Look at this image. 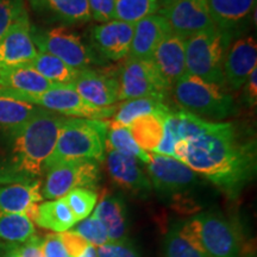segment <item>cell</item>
Segmentation results:
<instances>
[{
  "mask_svg": "<svg viewBox=\"0 0 257 257\" xmlns=\"http://www.w3.org/2000/svg\"><path fill=\"white\" fill-rule=\"evenodd\" d=\"M174 159L236 198L255 176L256 142L242 138L232 123H214L201 136L179 141Z\"/></svg>",
  "mask_w": 257,
  "mask_h": 257,
  "instance_id": "obj_1",
  "label": "cell"
},
{
  "mask_svg": "<svg viewBox=\"0 0 257 257\" xmlns=\"http://www.w3.org/2000/svg\"><path fill=\"white\" fill-rule=\"evenodd\" d=\"M64 119L42 108L24 124L0 125V185L40 181Z\"/></svg>",
  "mask_w": 257,
  "mask_h": 257,
  "instance_id": "obj_2",
  "label": "cell"
},
{
  "mask_svg": "<svg viewBox=\"0 0 257 257\" xmlns=\"http://www.w3.org/2000/svg\"><path fill=\"white\" fill-rule=\"evenodd\" d=\"M106 133L105 120L66 118L60 127L55 147L46 161L44 173L51 167L73 161L104 162Z\"/></svg>",
  "mask_w": 257,
  "mask_h": 257,
  "instance_id": "obj_3",
  "label": "cell"
},
{
  "mask_svg": "<svg viewBox=\"0 0 257 257\" xmlns=\"http://www.w3.org/2000/svg\"><path fill=\"white\" fill-rule=\"evenodd\" d=\"M176 226L180 234L205 257H240L236 230L219 211L200 212Z\"/></svg>",
  "mask_w": 257,
  "mask_h": 257,
  "instance_id": "obj_4",
  "label": "cell"
},
{
  "mask_svg": "<svg viewBox=\"0 0 257 257\" xmlns=\"http://www.w3.org/2000/svg\"><path fill=\"white\" fill-rule=\"evenodd\" d=\"M232 37L213 27L186 38V74L224 87V59Z\"/></svg>",
  "mask_w": 257,
  "mask_h": 257,
  "instance_id": "obj_5",
  "label": "cell"
},
{
  "mask_svg": "<svg viewBox=\"0 0 257 257\" xmlns=\"http://www.w3.org/2000/svg\"><path fill=\"white\" fill-rule=\"evenodd\" d=\"M224 87L185 74L173 86V95L180 108L198 117L224 119L233 113V98Z\"/></svg>",
  "mask_w": 257,
  "mask_h": 257,
  "instance_id": "obj_6",
  "label": "cell"
},
{
  "mask_svg": "<svg viewBox=\"0 0 257 257\" xmlns=\"http://www.w3.org/2000/svg\"><path fill=\"white\" fill-rule=\"evenodd\" d=\"M32 41L41 53L56 56L74 69L91 68V66H102L107 61L99 55L92 47L87 46L76 32L67 27H56L41 30L32 28Z\"/></svg>",
  "mask_w": 257,
  "mask_h": 257,
  "instance_id": "obj_7",
  "label": "cell"
},
{
  "mask_svg": "<svg viewBox=\"0 0 257 257\" xmlns=\"http://www.w3.org/2000/svg\"><path fill=\"white\" fill-rule=\"evenodd\" d=\"M0 92L19 100L30 102L32 105H36L54 113L72 118L102 120L112 117L117 111L115 105L110 107H98V106L88 104L69 86H54L53 88L43 93H38V94H28V93L2 88H0Z\"/></svg>",
  "mask_w": 257,
  "mask_h": 257,
  "instance_id": "obj_8",
  "label": "cell"
},
{
  "mask_svg": "<svg viewBox=\"0 0 257 257\" xmlns=\"http://www.w3.org/2000/svg\"><path fill=\"white\" fill-rule=\"evenodd\" d=\"M41 185L43 199L56 200L76 188L95 191L101 179L100 166L96 161H73L61 163L47 170Z\"/></svg>",
  "mask_w": 257,
  "mask_h": 257,
  "instance_id": "obj_9",
  "label": "cell"
},
{
  "mask_svg": "<svg viewBox=\"0 0 257 257\" xmlns=\"http://www.w3.org/2000/svg\"><path fill=\"white\" fill-rule=\"evenodd\" d=\"M147 174L152 187L161 197L167 199L185 198L199 184L197 173L174 157L150 154L147 163Z\"/></svg>",
  "mask_w": 257,
  "mask_h": 257,
  "instance_id": "obj_10",
  "label": "cell"
},
{
  "mask_svg": "<svg viewBox=\"0 0 257 257\" xmlns=\"http://www.w3.org/2000/svg\"><path fill=\"white\" fill-rule=\"evenodd\" d=\"M119 101L156 96L167 99L172 87L165 81L153 60L128 59L118 73Z\"/></svg>",
  "mask_w": 257,
  "mask_h": 257,
  "instance_id": "obj_11",
  "label": "cell"
},
{
  "mask_svg": "<svg viewBox=\"0 0 257 257\" xmlns=\"http://www.w3.org/2000/svg\"><path fill=\"white\" fill-rule=\"evenodd\" d=\"M159 15L166 19L172 32L185 40L216 27L205 0H179L159 10Z\"/></svg>",
  "mask_w": 257,
  "mask_h": 257,
  "instance_id": "obj_12",
  "label": "cell"
},
{
  "mask_svg": "<svg viewBox=\"0 0 257 257\" xmlns=\"http://www.w3.org/2000/svg\"><path fill=\"white\" fill-rule=\"evenodd\" d=\"M88 104L110 107L119 101L118 76L92 68L81 69L69 86Z\"/></svg>",
  "mask_w": 257,
  "mask_h": 257,
  "instance_id": "obj_13",
  "label": "cell"
},
{
  "mask_svg": "<svg viewBox=\"0 0 257 257\" xmlns=\"http://www.w3.org/2000/svg\"><path fill=\"white\" fill-rule=\"evenodd\" d=\"M107 149L106 163L112 181L118 187L137 198L146 199L153 191L152 182L147 172L138 163V160L124 155L110 148Z\"/></svg>",
  "mask_w": 257,
  "mask_h": 257,
  "instance_id": "obj_14",
  "label": "cell"
},
{
  "mask_svg": "<svg viewBox=\"0 0 257 257\" xmlns=\"http://www.w3.org/2000/svg\"><path fill=\"white\" fill-rule=\"evenodd\" d=\"M32 27L28 12L0 38V68L29 64L38 50L32 41Z\"/></svg>",
  "mask_w": 257,
  "mask_h": 257,
  "instance_id": "obj_15",
  "label": "cell"
},
{
  "mask_svg": "<svg viewBox=\"0 0 257 257\" xmlns=\"http://www.w3.org/2000/svg\"><path fill=\"white\" fill-rule=\"evenodd\" d=\"M134 24L110 21L92 29V48L106 61H120L128 55Z\"/></svg>",
  "mask_w": 257,
  "mask_h": 257,
  "instance_id": "obj_16",
  "label": "cell"
},
{
  "mask_svg": "<svg viewBox=\"0 0 257 257\" xmlns=\"http://www.w3.org/2000/svg\"><path fill=\"white\" fill-rule=\"evenodd\" d=\"M257 68V43L251 36L239 38L229 47L224 59V79L232 89L242 88Z\"/></svg>",
  "mask_w": 257,
  "mask_h": 257,
  "instance_id": "obj_17",
  "label": "cell"
},
{
  "mask_svg": "<svg viewBox=\"0 0 257 257\" xmlns=\"http://www.w3.org/2000/svg\"><path fill=\"white\" fill-rule=\"evenodd\" d=\"M185 47V38L170 32L161 41L152 56L161 76L172 88L186 74Z\"/></svg>",
  "mask_w": 257,
  "mask_h": 257,
  "instance_id": "obj_18",
  "label": "cell"
},
{
  "mask_svg": "<svg viewBox=\"0 0 257 257\" xmlns=\"http://www.w3.org/2000/svg\"><path fill=\"white\" fill-rule=\"evenodd\" d=\"M168 23L162 16L152 15L134 24V36L131 41L128 57L137 60H150L161 41L169 35Z\"/></svg>",
  "mask_w": 257,
  "mask_h": 257,
  "instance_id": "obj_19",
  "label": "cell"
},
{
  "mask_svg": "<svg viewBox=\"0 0 257 257\" xmlns=\"http://www.w3.org/2000/svg\"><path fill=\"white\" fill-rule=\"evenodd\" d=\"M218 29L234 34L245 25L256 9V0H205Z\"/></svg>",
  "mask_w": 257,
  "mask_h": 257,
  "instance_id": "obj_20",
  "label": "cell"
},
{
  "mask_svg": "<svg viewBox=\"0 0 257 257\" xmlns=\"http://www.w3.org/2000/svg\"><path fill=\"white\" fill-rule=\"evenodd\" d=\"M93 216L104 225L110 242H127V210L120 195L102 194Z\"/></svg>",
  "mask_w": 257,
  "mask_h": 257,
  "instance_id": "obj_21",
  "label": "cell"
},
{
  "mask_svg": "<svg viewBox=\"0 0 257 257\" xmlns=\"http://www.w3.org/2000/svg\"><path fill=\"white\" fill-rule=\"evenodd\" d=\"M41 185V180L30 184L0 185V212L24 213L32 219L38 204L43 200Z\"/></svg>",
  "mask_w": 257,
  "mask_h": 257,
  "instance_id": "obj_22",
  "label": "cell"
},
{
  "mask_svg": "<svg viewBox=\"0 0 257 257\" xmlns=\"http://www.w3.org/2000/svg\"><path fill=\"white\" fill-rule=\"evenodd\" d=\"M29 3L37 14L61 24L87 23L92 18L87 0H29Z\"/></svg>",
  "mask_w": 257,
  "mask_h": 257,
  "instance_id": "obj_23",
  "label": "cell"
},
{
  "mask_svg": "<svg viewBox=\"0 0 257 257\" xmlns=\"http://www.w3.org/2000/svg\"><path fill=\"white\" fill-rule=\"evenodd\" d=\"M53 83L44 79L29 64L0 68V88L9 91L38 94L53 88Z\"/></svg>",
  "mask_w": 257,
  "mask_h": 257,
  "instance_id": "obj_24",
  "label": "cell"
},
{
  "mask_svg": "<svg viewBox=\"0 0 257 257\" xmlns=\"http://www.w3.org/2000/svg\"><path fill=\"white\" fill-rule=\"evenodd\" d=\"M32 220L40 227L62 233L75 226L76 221L63 198L38 204Z\"/></svg>",
  "mask_w": 257,
  "mask_h": 257,
  "instance_id": "obj_25",
  "label": "cell"
},
{
  "mask_svg": "<svg viewBox=\"0 0 257 257\" xmlns=\"http://www.w3.org/2000/svg\"><path fill=\"white\" fill-rule=\"evenodd\" d=\"M168 113L157 112V113L143 115L128 125V130L133 135L135 142L144 152L155 153L156 148L162 140L165 119Z\"/></svg>",
  "mask_w": 257,
  "mask_h": 257,
  "instance_id": "obj_26",
  "label": "cell"
},
{
  "mask_svg": "<svg viewBox=\"0 0 257 257\" xmlns=\"http://www.w3.org/2000/svg\"><path fill=\"white\" fill-rule=\"evenodd\" d=\"M172 107L167 104L166 99L163 98L147 96V98L131 99L117 107L113 121L127 127L131 123L143 115L157 113V112L168 113Z\"/></svg>",
  "mask_w": 257,
  "mask_h": 257,
  "instance_id": "obj_27",
  "label": "cell"
},
{
  "mask_svg": "<svg viewBox=\"0 0 257 257\" xmlns=\"http://www.w3.org/2000/svg\"><path fill=\"white\" fill-rule=\"evenodd\" d=\"M36 72L55 86H70L80 70L74 69L56 56L38 51L37 56L29 63Z\"/></svg>",
  "mask_w": 257,
  "mask_h": 257,
  "instance_id": "obj_28",
  "label": "cell"
},
{
  "mask_svg": "<svg viewBox=\"0 0 257 257\" xmlns=\"http://www.w3.org/2000/svg\"><path fill=\"white\" fill-rule=\"evenodd\" d=\"M36 227L32 219L24 213L0 212V239L11 244L27 242L35 236Z\"/></svg>",
  "mask_w": 257,
  "mask_h": 257,
  "instance_id": "obj_29",
  "label": "cell"
},
{
  "mask_svg": "<svg viewBox=\"0 0 257 257\" xmlns=\"http://www.w3.org/2000/svg\"><path fill=\"white\" fill-rule=\"evenodd\" d=\"M106 148H110L115 152L131 156L134 159L140 160L144 165L149 161L150 154L144 152L135 142L133 135L126 126L110 121L107 123V133H106Z\"/></svg>",
  "mask_w": 257,
  "mask_h": 257,
  "instance_id": "obj_30",
  "label": "cell"
},
{
  "mask_svg": "<svg viewBox=\"0 0 257 257\" xmlns=\"http://www.w3.org/2000/svg\"><path fill=\"white\" fill-rule=\"evenodd\" d=\"M42 110L36 105L0 92V125L24 124Z\"/></svg>",
  "mask_w": 257,
  "mask_h": 257,
  "instance_id": "obj_31",
  "label": "cell"
},
{
  "mask_svg": "<svg viewBox=\"0 0 257 257\" xmlns=\"http://www.w3.org/2000/svg\"><path fill=\"white\" fill-rule=\"evenodd\" d=\"M156 12H159L157 0H114V21L136 24Z\"/></svg>",
  "mask_w": 257,
  "mask_h": 257,
  "instance_id": "obj_32",
  "label": "cell"
},
{
  "mask_svg": "<svg viewBox=\"0 0 257 257\" xmlns=\"http://www.w3.org/2000/svg\"><path fill=\"white\" fill-rule=\"evenodd\" d=\"M63 200L72 211L76 221H80L89 217V214L94 210L98 200V193L93 189L76 188L67 193L63 197Z\"/></svg>",
  "mask_w": 257,
  "mask_h": 257,
  "instance_id": "obj_33",
  "label": "cell"
},
{
  "mask_svg": "<svg viewBox=\"0 0 257 257\" xmlns=\"http://www.w3.org/2000/svg\"><path fill=\"white\" fill-rule=\"evenodd\" d=\"M163 256L165 257H205L194 246L191 245L179 232L178 226L170 227L166 234L163 244Z\"/></svg>",
  "mask_w": 257,
  "mask_h": 257,
  "instance_id": "obj_34",
  "label": "cell"
},
{
  "mask_svg": "<svg viewBox=\"0 0 257 257\" xmlns=\"http://www.w3.org/2000/svg\"><path fill=\"white\" fill-rule=\"evenodd\" d=\"M72 230L75 231L83 239L87 240V243L95 246V248H99V246L110 242L107 236V231H106L104 225L96 219L94 216L87 217L83 220H80L79 224L75 225Z\"/></svg>",
  "mask_w": 257,
  "mask_h": 257,
  "instance_id": "obj_35",
  "label": "cell"
},
{
  "mask_svg": "<svg viewBox=\"0 0 257 257\" xmlns=\"http://www.w3.org/2000/svg\"><path fill=\"white\" fill-rule=\"evenodd\" d=\"M25 14L24 0H0V38Z\"/></svg>",
  "mask_w": 257,
  "mask_h": 257,
  "instance_id": "obj_36",
  "label": "cell"
},
{
  "mask_svg": "<svg viewBox=\"0 0 257 257\" xmlns=\"http://www.w3.org/2000/svg\"><path fill=\"white\" fill-rule=\"evenodd\" d=\"M98 257H140L136 249L127 242H108L96 248Z\"/></svg>",
  "mask_w": 257,
  "mask_h": 257,
  "instance_id": "obj_37",
  "label": "cell"
},
{
  "mask_svg": "<svg viewBox=\"0 0 257 257\" xmlns=\"http://www.w3.org/2000/svg\"><path fill=\"white\" fill-rule=\"evenodd\" d=\"M91 17L99 23H107L113 19L114 0H87Z\"/></svg>",
  "mask_w": 257,
  "mask_h": 257,
  "instance_id": "obj_38",
  "label": "cell"
},
{
  "mask_svg": "<svg viewBox=\"0 0 257 257\" xmlns=\"http://www.w3.org/2000/svg\"><path fill=\"white\" fill-rule=\"evenodd\" d=\"M60 237L70 257H79L89 244L87 243V240L83 239L80 234L72 229L60 233Z\"/></svg>",
  "mask_w": 257,
  "mask_h": 257,
  "instance_id": "obj_39",
  "label": "cell"
},
{
  "mask_svg": "<svg viewBox=\"0 0 257 257\" xmlns=\"http://www.w3.org/2000/svg\"><path fill=\"white\" fill-rule=\"evenodd\" d=\"M44 257H70L64 248L60 233L47 234L43 239Z\"/></svg>",
  "mask_w": 257,
  "mask_h": 257,
  "instance_id": "obj_40",
  "label": "cell"
},
{
  "mask_svg": "<svg viewBox=\"0 0 257 257\" xmlns=\"http://www.w3.org/2000/svg\"><path fill=\"white\" fill-rule=\"evenodd\" d=\"M19 246L21 257H44L43 253V238L38 236H32L27 242L22 243Z\"/></svg>",
  "mask_w": 257,
  "mask_h": 257,
  "instance_id": "obj_41",
  "label": "cell"
},
{
  "mask_svg": "<svg viewBox=\"0 0 257 257\" xmlns=\"http://www.w3.org/2000/svg\"><path fill=\"white\" fill-rule=\"evenodd\" d=\"M244 101L249 107H255L257 102V68L252 70L244 83Z\"/></svg>",
  "mask_w": 257,
  "mask_h": 257,
  "instance_id": "obj_42",
  "label": "cell"
},
{
  "mask_svg": "<svg viewBox=\"0 0 257 257\" xmlns=\"http://www.w3.org/2000/svg\"><path fill=\"white\" fill-rule=\"evenodd\" d=\"M79 257H98V251H96L95 246L88 244V246L83 250V252Z\"/></svg>",
  "mask_w": 257,
  "mask_h": 257,
  "instance_id": "obj_43",
  "label": "cell"
},
{
  "mask_svg": "<svg viewBox=\"0 0 257 257\" xmlns=\"http://www.w3.org/2000/svg\"><path fill=\"white\" fill-rule=\"evenodd\" d=\"M3 257H21V255H19V246L17 244H12Z\"/></svg>",
  "mask_w": 257,
  "mask_h": 257,
  "instance_id": "obj_44",
  "label": "cell"
},
{
  "mask_svg": "<svg viewBox=\"0 0 257 257\" xmlns=\"http://www.w3.org/2000/svg\"><path fill=\"white\" fill-rule=\"evenodd\" d=\"M179 2V0H157V4H159V10L165 9L167 6L174 4V3Z\"/></svg>",
  "mask_w": 257,
  "mask_h": 257,
  "instance_id": "obj_45",
  "label": "cell"
}]
</instances>
